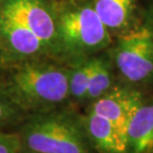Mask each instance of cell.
I'll use <instances>...</instances> for the list:
<instances>
[{
  "mask_svg": "<svg viewBox=\"0 0 153 153\" xmlns=\"http://www.w3.org/2000/svg\"><path fill=\"white\" fill-rule=\"evenodd\" d=\"M93 62V55L76 58L73 60L72 67L69 68L70 98L77 102L86 101Z\"/></svg>",
  "mask_w": 153,
  "mask_h": 153,
  "instance_id": "cell-11",
  "label": "cell"
},
{
  "mask_svg": "<svg viewBox=\"0 0 153 153\" xmlns=\"http://www.w3.org/2000/svg\"><path fill=\"white\" fill-rule=\"evenodd\" d=\"M23 149L37 153H90L82 117L64 110L28 115L17 125Z\"/></svg>",
  "mask_w": 153,
  "mask_h": 153,
  "instance_id": "cell-2",
  "label": "cell"
},
{
  "mask_svg": "<svg viewBox=\"0 0 153 153\" xmlns=\"http://www.w3.org/2000/svg\"><path fill=\"white\" fill-rule=\"evenodd\" d=\"M1 1H2V0H0V2H1Z\"/></svg>",
  "mask_w": 153,
  "mask_h": 153,
  "instance_id": "cell-17",
  "label": "cell"
},
{
  "mask_svg": "<svg viewBox=\"0 0 153 153\" xmlns=\"http://www.w3.org/2000/svg\"><path fill=\"white\" fill-rule=\"evenodd\" d=\"M23 146L17 132L0 131V153H21Z\"/></svg>",
  "mask_w": 153,
  "mask_h": 153,
  "instance_id": "cell-14",
  "label": "cell"
},
{
  "mask_svg": "<svg viewBox=\"0 0 153 153\" xmlns=\"http://www.w3.org/2000/svg\"><path fill=\"white\" fill-rule=\"evenodd\" d=\"M26 117L12 102L0 84V131L6 126H17Z\"/></svg>",
  "mask_w": 153,
  "mask_h": 153,
  "instance_id": "cell-13",
  "label": "cell"
},
{
  "mask_svg": "<svg viewBox=\"0 0 153 153\" xmlns=\"http://www.w3.org/2000/svg\"><path fill=\"white\" fill-rule=\"evenodd\" d=\"M82 120L93 148L99 153H128L126 143L109 119L89 110Z\"/></svg>",
  "mask_w": 153,
  "mask_h": 153,
  "instance_id": "cell-8",
  "label": "cell"
},
{
  "mask_svg": "<svg viewBox=\"0 0 153 153\" xmlns=\"http://www.w3.org/2000/svg\"><path fill=\"white\" fill-rule=\"evenodd\" d=\"M3 65V61H2V53H1V48H0V67Z\"/></svg>",
  "mask_w": 153,
  "mask_h": 153,
  "instance_id": "cell-15",
  "label": "cell"
},
{
  "mask_svg": "<svg viewBox=\"0 0 153 153\" xmlns=\"http://www.w3.org/2000/svg\"><path fill=\"white\" fill-rule=\"evenodd\" d=\"M140 95L126 88L112 87L105 95L92 102L90 109L93 112L109 119L126 143V129L132 111L141 102Z\"/></svg>",
  "mask_w": 153,
  "mask_h": 153,
  "instance_id": "cell-7",
  "label": "cell"
},
{
  "mask_svg": "<svg viewBox=\"0 0 153 153\" xmlns=\"http://www.w3.org/2000/svg\"><path fill=\"white\" fill-rule=\"evenodd\" d=\"M93 6L109 32L120 35L133 28L137 0H93Z\"/></svg>",
  "mask_w": 153,
  "mask_h": 153,
  "instance_id": "cell-10",
  "label": "cell"
},
{
  "mask_svg": "<svg viewBox=\"0 0 153 153\" xmlns=\"http://www.w3.org/2000/svg\"><path fill=\"white\" fill-rule=\"evenodd\" d=\"M112 71L109 60L103 56H94L90 72L87 98V102H93L105 95L112 88Z\"/></svg>",
  "mask_w": 153,
  "mask_h": 153,
  "instance_id": "cell-12",
  "label": "cell"
},
{
  "mask_svg": "<svg viewBox=\"0 0 153 153\" xmlns=\"http://www.w3.org/2000/svg\"><path fill=\"white\" fill-rule=\"evenodd\" d=\"M21 153H37V152H34V151H30V150H26V149H23L21 151Z\"/></svg>",
  "mask_w": 153,
  "mask_h": 153,
  "instance_id": "cell-16",
  "label": "cell"
},
{
  "mask_svg": "<svg viewBox=\"0 0 153 153\" xmlns=\"http://www.w3.org/2000/svg\"><path fill=\"white\" fill-rule=\"evenodd\" d=\"M113 60L126 81L134 84L153 80V31L145 26L120 34L113 48Z\"/></svg>",
  "mask_w": 153,
  "mask_h": 153,
  "instance_id": "cell-4",
  "label": "cell"
},
{
  "mask_svg": "<svg viewBox=\"0 0 153 153\" xmlns=\"http://www.w3.org/2000/svg\"><path fill=\"white\" fill-rule=\"evenodd\" d=\"M0 48L3 64H17L49 56L46 47L36 34L11 16L0 11Z\"/></svg>",
  "mask_w": 153,
  "mask_h": 153,
  "instance_id": "cell-6",
  "label": "cell"
},
{
  "mask_svg": "<svg viewBox=\"0 0 153 153\" xmlns=\"http://www.w3.org/2000/svg\"><path fill=\"white\" fill-rule=\"evenodd\" d=\"M127 151L153 153V102L142 101L132 111L126 129Z\"/></svg>",
  "mask_w": 153,
  "mask_h": 153,
  "instance_id": "cell-9",
  "label": "cell"
},
{
  "mask_svg": "<svg viewBox=\"0 0 153 153\" xmlns=\"http://www.w3.org/2000/svg\"><path fill=\"white\" fill-rule=\"evenodd\" d=\"M60 56L72 59L93 56L112 42L110 32L94 10L93 3L57 7Z\"/></svg>",
  "mask_w": 153,
  "mask_h": 153,
  "instance_id": "cell-3",
  "label": "cell"
},
{
  "mask_svg": "<svg viewBox=\"0 0 153 153\" xmlns=\"http://www.w3.org/2000/svg\"><path fill=\"white\" fill-rule=\"evenodd\" d=\"M0 11L36 34L46 47L49 56H60L57 7L53 0H2Z\"/></svg>",
  "mask_w": 153,
  "mask_h": 153,
  "instance_id": "cell-5",
  "label": "cell"
},
{
  "mask_svg": "<svg viewBox=\"0 0 153 153\" xmlns=\"http://www.w3.org/2000/svg\"><path fill=\"white\" fill-rule=\"evenodd\" d=\"M0 84L26 116L59 109L70 98L69 68L43 57L13 64Z\"/></svg>",
  "mask_w": 153,
  "mask_h": 153,
  "instance_id": "cell-1",
  "label": "cell"
}]
</instances>
